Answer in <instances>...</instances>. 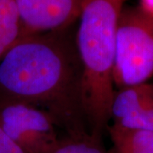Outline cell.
<instances>
[{"label": "cell", "instance_id": "cell-1", "mask_svg": "<svg viewBox=\"0 0 153 153\" xmlns=\"http://www.w3.org/2000/svg\"><path fill=\"white\" fill-rule=\"evenodd\" d=\"M75 36L74 26L22 36L0 60L1 98L44 110L66 134L90 132Z\"/></svg>", "mask_w": 153, "mask_h": 153}, {"label": "cell", "instance_id": "cell-2", "mask_svg": "<svg viewBox=\"0 0 153 153\" xmlns=\"http://www.w3.org/2000/svg\"><path fill=\"white\" fill-rule=\"evenodd\" d=\"M125 0H82L76 45L82 68V103L90 133L108 128L115 93L116 36Z\"/></svg>", "mask_w": 153, "mask_h": 153}, {"label": "cell", "instance_id": "cell-3", "mask_svg": "<svg viewBox=\"0 0 153 153\" xmlns=\"http://www.w3.org/2000/svg\"><path fill=\"white\" fill-rule=\"evenodd\" d=\"M153 77V17L140 7L124 6L116 36L112 81L120 89Z\"/></svg>", "mask_w": 153, "mask_h": 153}, {"label": "cell", "instance_id": "cell-4", "mask_svg": "<svg viewBox=\"0 0 153 153\" xmlns=\"http://www.w3.org/2000/svg\"><path fill=\"white\" fill-rule=\"evenodd\" d=\"M0 126L27 153H50L60 138L51 115L16 100L0 99Z\"/></svg>", "mask_w": 153, "mask_h": 153}, {"label": "cell", "instance_id": "cell-5", "mask_svg": "<svg viewBox=\"0 0 153 153\" xmlns=\"http://www.w3.org/2000/svg\"><path fill=\"white\" fill-rule=\"evenodd\" d=\"M22 36L66 29L78 21L82 0H15Z\"/></svg>", "mask_w": 153, "mask_h": 153}, {"label": "cell", "instance_id": "cell-6", "mask_svg": "<svg viewBox=\"0 0 153 153\" xmlns=\"http://www.w3.org/2000/svg\"><path fill=\"white\" fill-rule=\"evenodd\" d=\"M110 117L113 125L153 132V82L115 90Z\"/></svg>", "mask_w": 153, "mask_h": 153}, {"label": "cell", "instance_id": "cell-7", "mask_svg": "<svg viewBox=\"0 0 153 153\" xmlns=\"http://www.w3.org/2000/svg\"><path fill=\"white\" fill-rule=\"evenodd\" d=\"M107 128L112 142L108 153H153V132L128 129L113 124Z\"/></svg>", "mask_w": 153, "mask_h": 153}, {"label": "cell", "instance_id": "cell-8", "mask_svg": "<svg viewBox=\"0 0 153 153\" xmlns=\"http://www.w3.org/2000/svg\"><path fill=\"white\" fill-rule=\"evenodd\" d=\"M22 37L15 0H0V60Z\"/></svg>", "mask_w": 153, "mask_h": 153}, {"label": "cell", "instance_id": "cell-9", "mask_svg": "<svg viewBox=\"0 0 153 153\" xmlns=\"http://www.w3.org/2000/svg\"><path fill=\"white\" fill-rule=\"evenodd\" d=\"M50 153H108L102 141V135L90 132L60 137Z\"/></svg>", "mask_w": 153, "mask_h": 153}, {"label": "cell", "instance_id": "cell-10", "mask_svg": "<svg viewBox=\"0 0 153 153\" xmlns=\"http://www.w3.org/2000/svg\"><path fill=\"white\" fill-rule=\"evenodd\" d=\"M0 153H27L23 151L0 126Z\"/></svg>", "mask_w": 153, "mask_h": 153}, {"label": "cell", "instance_id": "cell-11", "mask_svg": "<svg viewBox=\"0 0 153 153\" xmlns=\"http://www.w3.org/2000/svg\"><path fill=\"white\" fill-rule=\"evenodd\" d=\"M140 8L150 16L153 17V0H140Z\"/></svg>", "mask_w": 153, "mask_h": 153}]
</instances>
